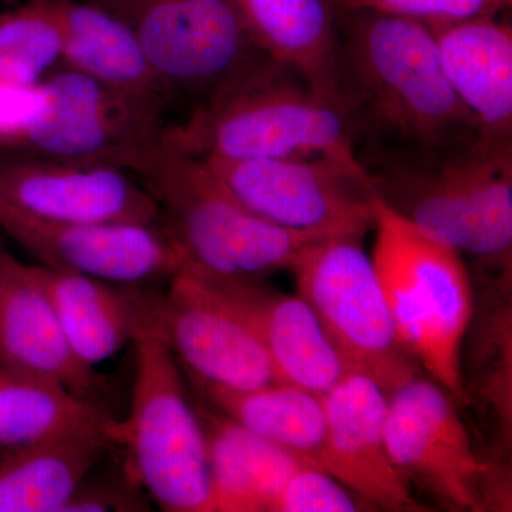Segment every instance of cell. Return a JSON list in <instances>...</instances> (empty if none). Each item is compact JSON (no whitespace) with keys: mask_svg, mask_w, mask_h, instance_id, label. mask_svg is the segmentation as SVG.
Instances as JSON below:
<instances>
[{"mask_svg":"<svg viewBox=\"0 0 512 512\" xmlns=\"http://www.w3.org/2000/svg\"><path fill=\"white\" fill-rule=\"evenodd\" d=\"M47 295L72 346L84 363L106 362L153 326L163 289L124 285L37 264Z\"/></svg>","mask_w":512,"mask_h":512,"instance_id":"obj_18","label":"cell"},{"mask_svg":"<svg viewBox=\"0 0 512 512\" xmlns=\"http://www.w3.org/2000/svg\"><path fill=\"white\" fill-rule=\"evenodd\" d=\"M133 345L136 377L130 416L114 424L124 468L161 510L208 512L207 434L181 367L154 333H143Z\"/></svg>","mask_w":512,"mask_h":512,"instance_id":"obj_6","label":"cell"},{"mask_svg":"<svg viewBox=\"0 0 512 512\" xmlns=\"http://www.w3.org/2000/svg\"><path fill=\"white\" fill-rule=\"evenodd\" d=\"M62 30L50 0L0 9V83L33 89L62 64Z\"/></svg>","mask_w":512,"mask_h":512,"instance_id":"obj_26","label":"cell"},{"mask_svg":"<svg viewBox=\"0 0 512 512\" xmlns=\"http://www.w3.org/2000/svg\"><path fill=\"white\" fill-rule=\"evenodd\" d=\"M335 12L333 100L352 128L357 158L481 136L448 83L430 25L375 10Z\"/></svg>","mask_w":512,"mask_h":512,"instance_id":"obj_1","label":"cell"},{"mask_svg":"<svg viewBox=\"0 0 512 512\" xmlns=\"http://www.w3.org/2000/svg\"><path fill=\"white\" fill-rule=\"evenodd\" d=\"M387 448L406 478L450 510L490 505L494 468L474 450L451 394L433 379L413 377L387 394Z\"/></svg>","mask_w":512,"mask_h":512,"instance_id":"obj_11","label":"cell"},{"mask_svg":"<svg viewBox=\"0 0 512 512\" xmlns=\"http://www.w3.org/2000/svg\"><path fill=\"white\" fill-rule=\"evenodd\" d=\"M131 174L150 191L183 268L211 281H265L291 271L306 248L330 235L276 227L241 204L201 158L161 141ZM335 237V235H332Z\"/></svg>","mask_w":512,"mask_h":512,"instance_id":"obj_4","label":"cell"},{"mask_svg":"<svg viewBox=\"0 0 512 512\" xmlns=\"http://www.w3.org/2000/svg\"><path fill=\"white\" fill-rule=\"evenodd\" d=\"M266 56L295 70L313 92L333 100L338 28L332 0H231Z\"/></svg>","mask_w":512,"mask_h":512,"instance_id":"obj_23","label":"cell"},{"mask_svg":"<svg viewBox=\"0 0 512 512\" xmlns=\"http://www.w3.org/2000/svg\"><path fill=\"white\" fill-rule=\"evenodd\" d=\"M0 229L39 264L114 284H167L185 264L163 224L43 221L0 205Z\"/></svg>","mask_w":512,"mask_h":512,"instance_id":"obj_13","label":"cell"},{"mask_svg":"<svg viewBox=\"0 0 512 512\" xmlns=\"http://www.w3.org/2000/svg\"><path fill=\"white\" fill-rule=\"evenodd\" d=\"M191 383L215 412L320 467L326 440V409L320 394L286 382L247 392Z\"/></svg>","mask_w":512,"mask_h":512,"instance_id":"obj_24","label":"cell"},{"mask_svg":"<svg viewBox=\"0 0 512 512\" xmlns=\"http://www.w3.org/2000/svg\"><path fill=\"white\" fill-rule=\"evenodd\" d=\"M201 160L241 204L276 227L330 237H363L375 228L379 197L359 160Z\"/></svg>","mask_w":512,"mask_h":512,"instance_id":"obj_9","label":"cell"},{"mask_svg":"<svg viewBox=\"0 0 512 512\" xmlns=\"http://www.w3.org/2000/svg\"><path fill=\"white\" fill-rule=\"evenodd\" d=\"M62 30V64L124 96L167 106L174 96L148 63L133 30L89 0H50Z\"/></svg>","mask_w":512,"mask_h":512,"instance_id":"obj_21","label":"cell"},{"mask_svg":"<svg viewBox=\"0 0 512 512\" xmlns=\"http://www.w3.org/2000/svg\"><path fill=\"white\" fill-rule=\"evenodd\" d=\"M356 235L320 239L291 271L296 291L311 306L330 342L352 372L387 394L420 375L399 338L372 256Z\"/></svg>","mask_w":512,"mask_h":512,"instance_id":"obj_8","label":"cell"},{"mask_svg":"<svg viewBox=\"0 0 512 512\" xmlns=\"http://www.w3.org/2000/svg\"><path fill=\"white\" fill-rule=\"evenodd\" d=\"M504 15L430 26L448 83L481 136L512 141V26Z\"/></svg>","mask_w":512,"mask_h":512,"instance_id":"obj_19","label":"cell"},{"mask_svg":"<svg viewBox=\"0 0 512 512\" xmlns=\"http://www.w3.org/2000/svg\"><path fill=\"white\" fill-rule=\"evenodd\" d=\"M99 466V464H97ZM97 466L83 478L63 512H144L151 510L146 491L127 473L123 461L117 471L99 473Z\"/></svg>","mask_w":512,"mask_h":512,"instance_id":"obj_29","label":"cell"},{"mask_svg":"<svg viewBox=\"0 0 512 512\" xmlns=\"http://www.w3.org/2000/svg\"><path fill=\"white\" fill-rule=\"evenodd\" d=\"M359 161L404 221L473 258L485 276H511L512 141L476 136Z\"/></svg>","mask_w":512,"mask_h":512,"instance_id":"obj_2","label":"cell"},{"mask_svg":"<svg viewBox=\"0 0 512 512\" xmlns=\"http://www.w3.org/2000/svg\"><path fill=\"white\" fill-rule=\"evenodd\" d=\"M372 510L335 477L313 464L299 468L279 495L275 512H356Z\"/></svg>","mask_w":512,"mask_h":512,"instance_id":"obj_28","label":"cell"},{"mask_svg":"<svg viewBox=\"0 0 512 512\" xmlns=\"http://www.w3.org/2000/svg\"><path fill=\"white\" fill-rule=\"evenodd\" d=\"M0 205L36 220L161 224L136 175L104 164L0 151Z\"/></svg>","mask_w":512,"mask_h":512,"instance_id":"obj_14","label":"cell"},{"mask_svg":"<svg viewBox=\"0 0 512 512\" xmlns=\"http://www.w3.org/2000/svg\"><path fill=\"white\" fill-rule=\"evenodd\" d=\"M39 87L16 89L0 83V131L15 126L36 109Z\"/></svg>","mask_w":512,"mask_h":512,"instance_id":"obj_30","label":"cell"},{"mask_svg":"<svg viewBox=\"0 0 512 512\" xmlns=\"http://www.w3.org/2000/svg\"><path fill=\"white\" fill-rule=\"evenodd\" d=\"M0 360L107 409L109 382L73 352L36 265L0 248Z\"/></svg>","mask_w":512,"mask_h":512,"instance_id":"obj_16","label":"cell"},{"mask_svg":"<svg viewBox=\"0 0 512 512\" xmlns=\"http://www.w3.org/2000/svg\"><path fill=\"white\" fill-rule=\"evenodd\" d=\"M111 419L109 409L0 360V448L100 426Z\"/></svg>","mask_w":512,"mask_h":512,"instance_id":"obj_25","label":"cell"},{"mask_svg":"<svg viewBox=\"0 0 512 512\" xmlns=\"http://www.w3.org/2000/svg\"><path fill=\"white\" fill-rule=\"evenodd\" d=\"M133 30L168 89L208 94L264 56L231 0H89Z\"/></svg>","mask_w":512,"mask_h":512,"instance_id":"obj_10","label":"cell"},{"mask_svg":"<svg viewBox=\"0 0 512 512\" xmlns=\"http://www.w3.org/2000/svg\"><path fill=\"white\" fill-rule=\"evenodd\" d=\"M332 5L340 10H375L427 25H440L477 16L500 15L511 9L512 0H332Z\"/></svg>","mask_w":512,"mask_h":512,"instance_id":"obj_27","label":"cell"},{"mask_svg":"<svg viewBox=\"0 0 512 512\" xmlns=\"http://www.w3.org/2000/svg\"><path fill=\"white\" fill-rule=\"evenodd\" d=\"M197 407L210 456L208 512H275L289 478L313 463L256 436L215 410L211 413Z\"/></svg>","mask_w":512,"mask_h":512,"instance_id":"obj_22","label":"cell"},{"mask_svg":"<svg viewBox=\"0 0 512 512\" xmlns=\"http://www.w3.org/2000/svg\"><path fill=\"white\" fill-rule=\"evenodd\" d=\"M201 279L220 293L255 330L282 382L325 396L343 377L352 373L311 306L298 293L288 295L276 291L265 281Z\"/></svg>","mask_w":512,"mask_h":512,"instance_id":"obj_17","label":"cell"},{"mask_svg":"<svg viewBox=\"0 0 512 512\" xmlns=\"http://www.w3.org/2000/svg\"><path fill=\"white\" fill-rule=\"evenodd\" d=\"M111 419L0 448V512H63L83 478L119 450Z\"/></svg>","mask_w":512,"mask_h":512,"instance_id":"obj_20","label":"cell"},{"mask_svg":"<svg viewBox=\"0 0 512 512\" xmlns=\"http://www.w3.org/2000/svg\"><path fill=\"white\" fill-rule=\"evenodd\" d=\"M164 141L198 158L330 156L359 160L338 104L313 92L291 67L266 55L204 97Z\"/></svg>","mask_w":512,"mask_h":512,"instance_id":"obj_3","label":"cell"},{"mask_svg":"<svg viewBox=\"0 0 512 512\" xmlns=\"http://www.w3.org/2000/svg\"><path fill=\"white\" fill-rule=\"evenodd\" d=\"M326 440L322 470L372 510L426 511L412 485L394 466L387 448V393L369 377L352 372L323 396Z\"/></svg>","mask_w":512,"mask_h":512,"instance_id":"obj_15","label":"cell"},{"mask_svg":"<svg viewBox=\"0 0 512 512\" xmlns=\"http://www.w3.org/2000/svg\"><path fill=\"white\" fill-rule=\"evenodd\" d=\"M373 229V264L404 348L454 399L468 402L461 355L476 299L463 256L380 200Z\"/></svg>","mask_w":512,"mask_h":512,"instance_id":"obj_5","label":"cell"},{"mask_svg":"<svg viewBox=\"0 0 512 512\" xmlns=\"http://www.w3.org/2000/svg\"><path fill=\"white\" fill-rule=\"evenodd\" d=\"M37 87L36 109L0 131V151L131 173L164 140V107L124 96L87 74L60 64Z\"/></svg>","mask_w":512,"mask_h":512,"instance_id":"obj_7","label":"cell"},{"mask_svg":"<svg viewBox=\"0 0 512 512\" xmlns=\"http://www.w3.org/2000/svg\"><path fill=\"white\" fill-rule=\"evenodd\" d=\"M150 332L163 340L192 382L234 392L282 382L247 320L185 268L161 291Z\"/></svg>","mask_w":512,"mask_h":512,"instance_id":"obj_12","label":"cell"}]
</instances>
